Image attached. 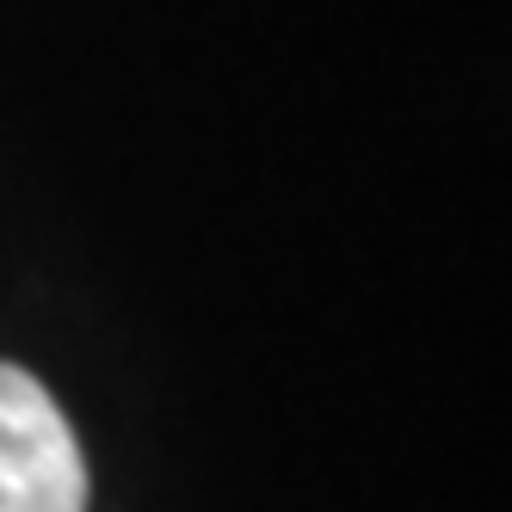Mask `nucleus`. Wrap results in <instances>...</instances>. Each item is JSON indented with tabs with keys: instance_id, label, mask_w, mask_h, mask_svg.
<instances>
[{
	"instance_id": "1",
	"label": "nucleus",
	"mask_w": 512,
	"mask_h": 512,
	"mask_svg": "<svg viewBox=\"0 0 512 512\" xmlns=\"http://www.w3.org/2000/svg\"><path fill=\"white\" fill-rule=\"evenodd\" d=\"M0 512H87L81 445L19 364H0Z\"/></svg>"
}]
</instances>
